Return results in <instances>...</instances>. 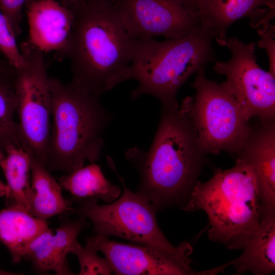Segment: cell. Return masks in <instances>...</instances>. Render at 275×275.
<instances>
[{
	"mask_svg": "<svg viewBox=\"0 0 275 275\" xmlns=\"http://www.w3.org/2000/svg\"><path fill=\"white\" fill-rule=\"evenodd\" d=\"M191 96L180 106H162L150 149L135 147L125 157L140 175L138 194L158 211L173 206L185 210L207 153L200 142L190 111Z\"/></svg>",
	"mask_w": 275,
	"mask_h": 275,
	"instance_id": "obj_1",
	"label": "cell"
},
{
	"mask_svg": "<svg viewBox=\"0 0 275 275\" xmlns=\"http://www.w3.org/2000/svg\"><path fill=\"white\" fill-rule=\"evenodd\" d=\"M73 14L65 57L71 81L100 97L129 80L133 39L112 0H86Z\"/></svg>",
	"mask_w": 275,
	"mask_h": 275,
	"instance_id": "obj_2",
	"label": "cell"
},
{
	"mask_svg": "<svg viewBox=\"0 0 275 275\" xmlns=\"http://www.w3.org/2000/svg\"><path fill=\"white\" fill-rule=\"evenodd\" d=\"M51 130L45 168L69 173L86 161H98L104 147L103 135L113 119L99 96L70 81L49 77Z\"/></svg>",
	"mask_w": 275,
	"mask_h": 275,
	"instance_id": "obj_3",
	"label": "cell"
},
{
	"mask_svg": "<svg viewBox=\"0 0 275 275\" xmlns=\"http://www.w3.org/2000/svg\"><path fill=\"white\" fill-rule=\"evenodd\" d=\"M204 210L210 239L229 249H242L265 215L257 178L252 167L237 158L235 165L198 181L186 211Z\"/></svg>",
	"mask_w": 275,
	"mask_h": 275,
	"instance_id": "obj_4",
	"label": "cell"
},
{
	"mask_svg": "<svg viewBox=\"0 0 275 275\" xmlns=\"http://www.w3.org/2000/svg\"><path fill=\"white\" fill-rule=\"evenodd\" d=\"M213 40L200 25L183 36L163 41L133 39L129 80L139 85L131 92V98L150 95L162 106L178 105L177 94L182 85L215 60Z\"/></svg>",
	"mask_w": 275,
	"mask_h": 275,
	"instance_id": "obj_5",
	"label": "cell"
},
{
	"mask_svg": "<svg viewBox=\"0 0 275 275\" xmlns=\"http://www.w3.org/2000/svg\"><path fill=\"white\" fill-rule=\"evenodd\" d=\"M109 167L118 176L123 188L114 201L99 205L97 198L82 200L72 212L89 219L96 235L113 236L157 249L190 267V243L184 241L175 246L166 238L156 221L157 211L143 197L131 191L117 171L113 160L107 156Z\"/></svg>",
	"mask_w": 275,
	"mask_h": 275,
	"instance_id": "obj_6",
	"label": "cell"
},
{
	"mask_svg": "<svg viewBox=\"0 0 275 275\" xmlns=\"http://www.w3.org/2000/svg\"><path fill=\"white\" fill-rule=\"evenodd\" d=\"M196 74L190 111L202 148L207 154L236 155L251 132L250 120L225 81L209 79L205 69Z\"/></svg>",
	"mask_w": 275,
	"mask_h": 275,
	"instance_id": "obj_7",
	"label": "cell"
},
{
	"mask_svg": "<svg viewBox=\"0 0 275 275\" xmlns=\"http://www.w3.org/2000/svg\"><path fill=\"white\" fill-rule=\"evenodd\" d=\"M23 63L15 85L21 148L45 167L51 130V96L44 53L26 40L20 44Z\"/></svg>",
	"mask_w": 275,
	"mask_h": 275,
	"instance_id": "obj_8",
	"label": "cell"
},
{
	"mask_svg": "<svg viewBox=\"0 0 275 275\" xmlns=\"http://www.w3.org/2000/svg\"><path fill=\"white\" fill-rule=\"evenodd\" d=\"M217 43L227 47L231 57L226 62H215L213 70L225 76V81L248 118L275 121V76L258 64L255 43H245L234 37Z\"/></svg>",
	"mask_w": 275,
	"mask_h": 275,
	"instance_id": "obj_9",
	"label": "cell"
},
{
	"mask_svg": "<svg viewBox=\"0 0 275 275\" xmlns=\"http://www.w3.org/2000/svg\"><path fill=\"white\" fill-rule=\"evenodd\" d=\"M133 39L176 38L200 25L197 15L172 0H112Z\"/></svg>",
	"mask_w": 275,
	"mask_h": 275,
	"instance_id": "obj_10",
	"label": "cell"
},
{
	"mask_svg": "<svg viewBox=\"0 0 275 275\" xmlns=\"http://www.w3.org/2000/svg\"><path fill=\"white\" fill-rule=\"evenodd\" d=\"M85 247L101 252L108 261L113 272L121 275L206 274L196 272L174 258L154 248L120 243L108 237L95 235L86 240Z\"/></svg>",
	"mask_w": 275,
	"mask_h": 275,
	"instance_id": "obj_11",
	"label": "cell"
},
{
	"mask_svg": "<svg viewBox=\"0 0 275 275\" xmlns=\"http://www.w3.org/2000/svg\"><path fill=\"white\" fill-rule=\"evenodd\" d=\"M29 25L26 40L44 53L65 58L72 31L74 14L56 0H26L24 5Z\"/></svg>",
	"mask_w": 275,
	"mask_h": 275,
	"instance_id": "obj_12",
	"label": "cell"
},
{
	"mask_svg": "<svg viewBox=\"0 0 275 275\" xmlns=\"http://www.w3.org/2000/svg\"><path fill=\"white\" fill-rule=\"evenodd\" d=\"M195 12L200 25L217 42L227 37L229 27L241 18L249 17L257 29L269 23L274 16V1L197 0Z\"/></svg>",
	"mask_w": 275,
	"mask_h": 275,
	"instance_id": "obj_13",
	"label": "cell"
},
{
	"mask_svg": "<svg viewBox=\"0 0 275 275\" xmlns=\"http://www.w3.org/2000/svg\"><path fill=\"white\" fill-rule=\"evenodd\" d=\"M86 219L79 216L75 220L64 221L55 234L49 228L30 243L23 259L30 261L39 273L53 271L58 275L74 274L69 267L67 256L86 226Z\"/></svg>",
	"mask_w": 275,
	"mask_h": 275,
	"instance_id": "obj_14",
	"label": "cell"
},
{
	"mask_svg": "<svg viewBox=\"0 0 275 275\" xmlns=\"http://www.w3.org/2000/svg\"><path fill=\"white\" fill-rule=\"evenodd\" d=\"M236 156L253 168L265 213H275V121H260L259 125L252 126Z\"/></svg>",
	"mask_w": 275,
	"mask_h": 275,
	"instance_id": "obj_15",
	"label": "cell"
},
{
	"mask_svg": "<svg viewBox=\"0 0 275 275\" xmlns=\"http://www.w3.org/2000/svg\"><path fill=\"white\" fill-rule=\"evenodd\" d=\"M49 229L46 221L14 205L0 210V241L7 248L12 262H20L30 243Z\"/></svg>",
	"mask_w": 275,
	"mask_h": 275,
	"instance_id": "obj_16",
	"label": "cell"
},
{
	"mask_svg": "<svg viewBox=\"0 0 275 275\" xmlns=\"http://www.w3.org/2000/svg\"><path fill=\"white\" fill-rule=\"evenodd\" d=\"M242 254L231 261L237 273L268 275L275 270V213L265 214L246 241Z\"/></svg>",
	"mask_w": 275,
	"mask_h": 275,
	"instance_id": "obj_17",
	"label": "cell"
},
{
	"mask_svg": "<svg viewBox=\"0 0 275 275\" xmlns=\"http://www.w3.org/2000/svg\"><path fill=\"white\" fill-rule=\"evenodd\" d=\"M31 159V194L30 213L46 221L49 218L71 212L74 208L62 194V187L47 169L33 155Z\"/></svg>",
	"mask_w": 275,
	"mask_h": 275,
	"instance_id": "obj_18",
	"label": "cell"
},
{
	"mask_svg": "<svg viewBox=\"0 0 275 275\" xmlns=\"http://www.w3.org/2000/svg\"><path fill=\"white\" fill-rule=\"evenodd\" d=\"M58 182L62 188L79 200L97 198L109 203L121 195L120 188L105 177L95 162L65 174Z\"/></svg>",
	"mask_w": 275,
	"mask_h": 275,
	"instance_id": "obj_19",
	"label": "cell"
},
{
	"mask_svg": "<svg viewBox=\"0 0 275 275\" xmlns=\"http://www.w3.org/2000/svg\"><path fill=\"white\" fill-rule=\"evenodd\" d=\"M9 190L8 205H14L30 212L31 194V159L20 147L11 146L0 163Z\"/></svg>",
	"mask_w": 275,
	"mask_h": 275,
	"instance_id": "obj_20",
	"label": "cell"
},
{
	"mask_svg": "<svg viewBox=\"0 0 275 275\" xmlns=\"http://www.w3.org/2000/svg\"><path fill=\"white\" fill-rule=\"evenodd\" d=\"M15 76H0V148L5 154L10 146L21 147L14 120L17 102Z\"/></svg>",
	"mask_w": 275,
	"mask_h": 275,
	"instance_id": "obj_21",
	"label": "cell"
},
{
	"mask_svg": "<svg viewBox=\"0 0 275 275\" xmlns=\"http://www.w3.org/2000/svg\"><path fill=\"white\" fill-rule=\"evenodd\" d=\"M70 253L75 255L78 259L80 271L78 274H111L113 273L111 266L105 258H101L97 253L86 247H82L77 241Z\"/></svg>",
	"mask_w": 275,
	"mask_h": 275,
	"instance_id": "obj_22",
	"label": "cell"
},
{
	"mask_svg": "<svg viewBox=\"0 0 275 275\" xmlns=\"http://www.w3.org/2000/svg\"><path fill=\"white\" fill-rule=\"evenodd\" d=\"M15 38L9 28L6 18L0 11V51L6 60L16 69L22 65L23 58Z\"/></svg>",
	"mask_w": 275,
	"mask_h": 275,
	"instance_id": "obj_23",
	"label": "cell"
},
{
	"mask_svg": "<svg viewBox=\"0 0 275 275\" xmlns=\"http://www.w3.org/2000/svg\"><path fill=\"white\" fill-rule=\"evenodd\" d=\"M26 0H0V9L7 19L9 28L15 36L21 32L22 9Z\"/></svg>",
	"mask_w": 275,
	"mask_h": 275,
	"instance_id": "obj_24",
	"label": "cell"
},
{
	"mask_svg": "<svg viewBox=\"0 0 275 275\" xmlns=\"http://www.w3.org/2000/svg\"><path fill=\"white\" fill-rule=\"evenodd\" d=\"M274 26L269 24L266 26L258 30L261 39L258 42L260 47L264 48L268 56L269 69V72L275 76V59H274Z\"/></svg>",
	"mask_w": 275,
	"mask_h": 275,
	"instance_id": "obj_25",
	"label": "cell"
},
{
	"mask_svg": "<svg viewBox=\"0 0 275 275\" xmlns=\"http://www.w3.org/2000/svg\"><path fill=\"white\" fill-rule=\"evenodd\" d=\"M16 68L12 66L7 60L0 59V76H15Z\"/></svg>",
	"mask_w": 275,
	"mask_h": 275,
	"instance_id": "obj_26",
	"label": "cell"
},
{
	"mask_svg": "<svg viewBox=\"0 0 275 275\" xmlns=\"http://www.w3.org/2000/svg\"><path fill=\"white\" fill-rule=\"evenodd\" d=\"M61 4L74 13L80 8L86 0H60Z\"/></svg>",
	"mask_w": 275,
	"mask_h": 275,
	"instance_id": "obj_27",
	"label": "cell"
},
{
	"mask_svg": "<svg viewBox=\"0 0 275 275\" xmlns=\"http://www.w3.org/2000/svg\"><path fill=\"white\" fill-rule=\"evenodd\" d=\"M196 14L197 0H172Z\"/></svg>",
	"mask_w": 275,
	"mask_h": 275,
	"instance_id": "obj_28",
	"label": "cell"
},
{
	"mask_svg": "<svg viewBox=\"0 0 275 275\" xmlns=\"http://www.w3.org/2000/svg\"><path fill=\"white\" fill-rule=\"evenodd\" d=\"M9 196V190L6 185L0 180V197H5L7 199Z\"/></svg>",
	"mask_w": 275,
	"mask_h": 275,
	"instance_id": "obj_29",
	"label": "cell"
},
{
	"mask_svg": "<svg viewBox=\"0 0 275 275\" xmlns=\"http://www.w3.org/2000/svg\"><path fill=\"white\" fill-rule=\"evenodd\" d=\"M15 274H19V273H15V272L5 271L0 268V275H15Z\"/></svg>",
	"mask_w": 275,
	"mask_h": 275,
	"instance_id": "obj_30",
	"label": "cell"
},
{
	"mask_svg": "<svg viewBox=\"0 0 275 275\" xmlns=\"http://www.w3.org/2000/svg\"><path fill=\"white\" fill-rule=\"evenodd\" d=\"M5 157V154L3 152L1 148H0V163Z\"/></svg>",
	"mask_w": 275,
	"mask_h": 275,
	"instance_id": "obj_31",
	"label": "cell"
}]
</instances>
